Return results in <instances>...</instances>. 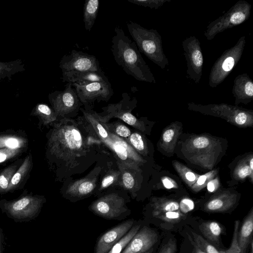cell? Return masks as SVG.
I'll list each match as a JSON object with an SVG mask.
<instances>
[{
    "label": "cell",
    "mask_w": 253,
    "mask_h": 253,
    "mask_svg": "<svg viewBox=\"0 0 253 253\" xmlns=\"http://www.w3.org/2000/svg\"><path fill=\"white\" fill-rule=\"evenodd\" d=\"M112 39L111 51L116 63L135 80L149 83L156 81L143 59L134 42L126 35L122 28L116 26Z\"/></svg>",
    "instance_id": "1"
},
{
    "label": "cell",
    "mask_w": 253,
    "mask_h": 253,
    "mask_svg": "<svg viewBox=\"0 0 253 253\" xmlns=\"http://www.w3.org/2000/svg\"><path fill=\"white\" fill-rule=\"evenodd\" d=\"M66 124L55 126L48 138L49 154L61 164L66 165L79 157L86 148L85 139L77 125L66 119Z\"/></svg>",
    "instance_id": "2"
},
{
    "label": "cell",
    "mask_w": 253,
    "mask_h": 253,
    "mask_svg": "<svg viewBox=\"0 0 253 253\" xmlns=\"http://www.w3.org/2000/svg\"><path fill=\"white\" fill-rule=\"evenodd\" d=\"M220 140L202 134L194 135L182 145L183 155L189 162L204 169H211L222 152Z\"/></svg>",
    "instance_id": "3"
},
{
    "label": "cell",
    "mask_w": 253,
    "mask_h": 253,
    "mask_svg": "<svg viewBox=\"0 0 253 253\" xmlns=\"http://www.w3.org/2000/svg\"><path fill=\"white\" fill-rule=\"evenodd\" d=\"M126 26L139 51L161 69L165 68L169 65V60L164 53L159 32L132 21L128 22Z\"/></svg>",
    "instance_id": "4"
},
{
    "label": "cell",
    "mask_w": 253,
    "mask_h": 253,
    "mask_svg": "<svg viewBox=\"0 0 253 253\" xmlns=\"http://www.w3.org/2000/svg\"><path fill=\"white\" fill-rule=\"evenodd\" d=\"M45 202L43 196L34 195L25 190L17 199L0 200V209L14 222H26L38 216Z\"/></svg>",
    "instance_id": "5"
},
{
    "label": "cell",
    "mask_w": 253,
    "mask_h": 253,
    "mask_svg": "<svg viewBox=\"0 0 253 253\" xmlns=\"http://www.w3.org/2000/svg\"><path fill=\"white\" fill-rule=\"evenodd\" d=\"M187 105L190 110L220 117L238 126H252L253 124V111L237 105L223 103L202 105L193 102H189Z\"/></svg>",
    "instance_id": "6"
},
{
    "label": "cell",
    "mask_w": 253,
    "mask_h": 253,
    "mask_svg": "<svg viewBox=\"0 0 253 253\" xmlns=\"http://www.w3.org/2000/svg\"><path fill=\"white\" fill-rule=\"evenodd\" d=\"M251 8L252 5L245 0H238L227 12L209 24L204 36L211 41L218 34L242 24L249 18Z\"/></svg>",
    "instance_id": "7"
},
{
    "label": "cell",
    "mask_w": 253,
    "mask_h": 253,
    "mask_svg": "<svg viewBox=\"0 0 253 253\" xmlns=\"http://www.w3.org/2000/svg\"><path fill=\"white\" fill-rule=\"evenodd\" d=\"M245 44L246 37L243 36L234 46L225 50L216 59L209 74L210 87H216L230 74L241 58Z\"/></svg>",
    "instance_id": "8"
},
{
    "label": "cell",
    "mask_w": 253,
    "mask_h": 253,
    "mask_svg": "<svg viewBox=\"0 0 253 253\" xmlns=\"http://www.w3.org/2000/svg\"><path fill=\"white\" fill-rule=\"evenodd\" d=\"M127 201L123 196L111 193L93 201L88 207V210L95 215L104 219L121 221L131 212L126 206Z\"/></svg>",
    "instance_id": "9"
},
{
    "label": "cell",
    "mask_w": 253,
    "mask_h": 253,
    "mask_svg": "<svg viewBox=\"0 0 253 253\" xmlns=\"http://www.w3.org/2000/svg\"><path fill=\"white\" fill-rule=\"evenodd\" d=\"M49 101L57 117L77 115L82 105L71 83H68L63 90H56L48 95Z\"/></svg>",
    "instance_id": "10"
},
{
    "label": "cell",
    "mask_w": 253,
    "mask_h": 253,
    "mask_svg": "<svg viewBox=\"0 0 253 253\" xmlns=\"http://www.w3.org/2000/svg\"><path fill=\"white\" fill-rule=\"evenodd\" d=\"M183 54L186 61L187 76L198 84L202 76L204 58L201 43L194 36H191L182 42Z\"/></svg>",
    "instance_id": "11"
},
{
    "label": "cell",
    "mask_w": 253,
    "mask_h": 253,
    "mask_svg": "<svg viewBox=\"0 0 253 253\" xmlns=\"http://www.w3.org/2000/svg\"><path fill=\"white\" fill-rule=\"evenodd\" d=\"M59 67L62 73L102 70L95 56L75 49L62 57Z\"/></svg>",
    "instance_id": "12"
},
{
    "label": "cell",
    "mask_w": 253,
    "mask_h": 253,
    "mask_svg": "<svg viewBox=\"0 0 253 253\" xmlns=\"http://www.w3.org/2000/svg\"><path fill=\"white\" fill-rule=\"evenodd\" d=\"M72 84L79 99L85 106H90L96 100L98 102L107 101L114 93L109 82H92L82 84Z\"/></svg>",
    "instance_id": "13"
},
{
    "label": "cell",
    "mask_w": 253,
    "mask_h": 253,
    "mask_svg": "<svg viewBox=\"0 0 253 253\" xmlns=\"http://www.w3.org/2000/svg\"><path fill=\"white\" fill-rule=\"evenodd\" d=\"M159 238L157 231L144 223L122 253H144L154 248Z\"/></svg>",
    "instance_id": "14"
},
{
    "label": "cell",
    "mask_w": 253,
    "mask_h": 253,
    "mask_svg": "<svg viewBox=\"0 0 253 253\" xmlns=\"http://www.w3.org/2000/svg\"><path fill=\"white\" fill-rule=\"evenodd\" d=\"M135 221L126 220L104 232L96 240L94 253H107L128 232Z\"/></svg>",
    "instance_id": "15"
},
{
    "label": "cell",
    "mask_w": 253,
    "mask_h": 253,
    "mask_svg": "<svg viewBox=\"0 0 253 253\" xmlns=\"http://www.w3.org/2000/svg\"><path fill=\"white\" fill-rule=\"evenodd\" d=\"M232 93L235 104H248L253 100V82L247 73L236 77L233 82Z\"/></svg>",
    "instance_id": "16"
},
{
    "label": "cell",
    "mask_w": 253,
    "mask_h": 253,
    "mask_svg": "<svg viewBox=\"0 0 253 253\" xmlns=\"http://www.w3.org/2000/svg\"><path fill=\"white\" fill-rule=\"evenodd\" d=\"M237 201L236 194L224 191L207 201L204 205V210L208 212H226L233 208Z\"/></svg>",
    "instance_id": "17"
},
{
    "label": "cell",
    "mask_w": 253,
    "mask_h": 253,
    "mask_svg": "<svg viewBox=\"0 0 253 253\" xmlns=\"http://www.w3.org/2000/svg\"><path fill=\"white\" fill-rule=\"evenodd\" d=\"M63 82L78 84L92 82H109L102 70L98 71L69 72L62 73Z\"/></svg>",
    "instance_id": "18"
},
{
    "label": "cell",
    "mask_w": 253,
    "mask_h": 253,
    "mask_svg": "<svg viewBox=\"0 0 253 253\" xmlns=\"http://www.w3.org/2000/svg\"><path fill=\"white\" fill-rule=\"evenodd\" d=\"M33 166V157L29 153L13 175L8 186L7 193L22 188L27 182Z\"/></svg>",
    "instance_id": "19"
},
{
    "label": "cell",
    "mask_w": 253,
    "mask_h": 253,
    "mask_svg": "<svg viewBox=\"0 0 253 253\" xmlns=\"http://www.w3.org/2000/svg\"><path fill=\"white\" fill-rule=\"evenodd\" d=\"M199 228L204 238L219 250H223L221 247L220 237L224 233L222 225L215 220H206L202 222Z\"/></svg>",
    "instance_id": "20"
},
{
    "label": "cell",
    "mask_w": 253,
    "mask_h": 253,
    "mask_svg": "<svg viewBox=\"0 0 253 253\" xmlns=\"http://www.w3.org/2000/svg\"><path fill=\"white\" fill-rule=\"evenodd\" d=\"M253 207L245 217L240 230H238L237 240L240 253H247L248 248L253 239Z\"/></svg>",
    "instance_id": "21"
},
{
    "label": "cell",
    "mask_w": 253,
    "mask_h": 253,
    "mask_svg": "<svg viewBox=\"0 0 253 253\" xmlns=\"http://www.w3.org/2000/svg\"><path fill=\"white\" fill-rule=\"evenodd\" d=\"M181 130L182 125L179 122L173 123L167 127L162 134L160 147L167 153H172Z\"/></svg>",
    "instance_id": "22"
},
{
    "label": "cell",
    "mask_w": 253,
    "mask_h": 253,
    "mask_svg": "<svg viewBox=\"0 0 253 253\" xmlns=\"http://www.w3.org/2000/svg\"><path fill=\"white\" fill-rule=\"evenodd\" d=\"M95 181L93 179H82L75 182L64 195L66 199L76 202L88 196L93 190Z\"/></svg>",
    "instance_id": "23"
},
{
    "label": "cell",
    "mask_w": 253,
    "mask_h": 253,
    "mask_svg": "<svg viewBox=\"0 0 253 253\" xmlns=\"http://www.w3.org/2000/svg\"><path fill=\"white\" fill-rule=\"evenodd\" d=\"M151 211L144 213L145 219L158 213L179 211V203L173 199L154 197L150 203Z\"/></svg>",
    "instance_id": "24"
},
{
    "label": "cell",
    "mask_w": 253,
    "mask_h": 253,
    "mask_svg": "<svg viewBox=\"0 0 253 253\" xmlns=\"http://www.w3.org/2000/svg\"><path fill=\"white\" fill-rule=\"evenodd\" d=\"M28 146V139L23 135L15 132L0 133V149L8 148L24 150Z\"/></svg>",
    "instance_id": "25"
},
{
    "label": "cell",
    "mask_w": 253,
    "mask_h": 253,
    "mask_svg": "<svg viewBox=\"0 0 253 253\" xmlns=\"http://www.w3.org/2000/svg\"><path fill=\"white\" fill-rule=\"evenodd\" d=\"M186 215L180 212L179 211H167L158 213L147 218L144 219V224L154 223L158 220L163 221L164 224L167 225H174L186 219Z\"/></svg>",
    "instance_id": "26"
},
{
    "label": "cell",
    "mask_w": 253,
    "mask_h": 253,
    "mask_svg": "<svg viewBox=\"0 0 253 253\" xmlns=\"http://www.w3.org/2000/svg\"><path fill=\"white\" fill-rule=\"evenodd\" d=\"M100 1L87 0L84 5V22L85 29L90 32L97 17Z\"/></svg>",
    "instance_id": "27"
},
{
    "label": "cell",
    "mask_w": 253,
    "mask_h": 253,
    "mask_svg": "<svg viewBox=\"0 0 253 253\" xmlns=\"http://www.w3.org/2000/svg\"><path fill=\"white\" fill-rule=\"evenodd\" d=\"M24 159L17 160L0 170V194L7 193L9 184L13 175L22 164Z\"/></svg>",
    "instance_id": "28"
},
{
    "label": "cell",
    "mask_w": 253,
    "mask_h": 253,
    "mask_svg": "<svg viewBox=\"0 0 253 253\" xmlns=\"http://www.w3.org/2000/svg\"><path fill=\"white\" fill-rule=\"evenodd\" d=\"M31 115L37 117L43 125L53 122L58 117L52 108L43 103L37 104L32 111Z\"/></svg>",
    "instance_id": "29"
},
{
    "label": "cell",
    "mask_w": 253,
    "mask_h": 253,
    "mask_svg": "<svg viewBox=\"0 0 253 253\" xmlns=\"http://www.w3.org/2000/svg\"><path fill=\"white\" fill-rule=\"evenodd\" d=\"M253 157L251 154L240 161L233 171V178L236 180H243L249 177L252 182L253 180V169L251 168L250 161Z\"/></svg>",
    "instance_id": "30"
},
{
    "label": "cell",
    "mask_w": 253,
    "mask_h": 253,
    "mask_svg": "<svg viewBox=\"0 0 253 253\" xmlns=\"http://www.w3.org/2000/svg\"><path fill=\"white\" fill-rule=\"evenodd\" d=\"M143 223L142 220H136L128 232L107 253H122Z\"/></svg>",
    "instance_id": "31"
},
{
    "label": "cell",
    "mask_w": 253,
    "mask_h": 253,
    "mask_svg": "<svg viewBox=\"0 0 253 253\" xmlns=\"http://www.w3.org/2000/svg\"><path fill=\"white\" fill-rule=\"evenodd\" d=\"M172 165L182 180L190 187L195 183L200 176L178 161H173Z\"/></svg>",
    "instance_id": "32"
},
{
    "label": "cell",
    "mask_w": 253,
    "mask_h": 253,
    "mask_svg": "<svg viewBox=\"0 0 253 253\" xmlns=\"http://www.w3.org/2000/svg\"><path fill=\"white\" fill-rule=\"evenodd\" d=\"M24 65L20 60L8 62L0 61V81L9 78L15 73L23 71Z\"/></svg>",
    "instance_id": "33"
},
{
    "label": "cell",
    "mask_w": 253,
    "mask_h": 253,
    "mask_svg": "<svg viewBox=\"0 0 253 253\" xmlns=\"http://www.w3.org/2000/svg\"><path fill=\"white\" fill-rule=\"evenodd\" d=\"M195 244L205 253H225L224 250H219L204 237L189 228L186 232Z\"/></svg>",
    "instance_id": "34"
},
{
    "label": "cell",
    "mask_w": 253,
    "mask_h": 253,
    "mask_svg": "<svg viewBox=\"0 0 253 253\" xmlns=\"http://www.w3.org/2000/svg\"><path fill=\"white\" fill-rule=\"evenodd\" d=\"M218 173L217 169L212 170L198 177L195 183L190 187L193 191L199 192L207 186L208 183L216 177Z\"/></svg>",
    "instance_id": "35"
},
{
    "label": "cell",
    "mask_w": 253,
    "mask_h": 253,
    "mask_svg": "<svg viewBox=\"0 0 253 253\" xmlns=\"http://www.w3.org/2000/svg\"><path fill=\"white\" fill-rule=\"evenodd\" d=\"M24 150L3 148L0 149V164L13 159L22 154Z\"/></svg>",
    "instance_id": "36"
},
{
    "label": "cell",
    "mask_w": 253,
    "mask_h": 253,
    "mask_svg": "<svg viewBox=\"0 0 253 253\" xmlns=\"http://www.w3.org/2000/svg\"><path fill=\"white\" fill-rule=\"evenodd\" d=\"M129 2L151 9H158L170 0H127Z\"/></svg>",
    "instance_id": "37"
},
{
    "label": "cell",
    "mask_w": 253,
    "mask_h": 253,
    "mask_svg": "<svg viewBox=\"0 0 253 253\" xmlns=\"http://www.w3.org/2000/svg\"><path fill=\"white\" fill-rule=\"evenodd\" d=\"M129 141L133 147L141 153H146L147 148L142 136L137 132L130 134Z\"/></svg>",
    "instance_id": "38"
},
{
    "label": "cell",
    "mask_w": 253,
    "mask_h": 253,
    "mask_svg": "<svg viewBox=\"0 0 253 253\" xmlns=\"http://www.w3.org/2000/svg\"><path fill=\"white\" fill-rule=\"evenodd\" d=\"M240 225V221L236 220L234 223V231L231 245L229 248L224 251L225 253H240V248L238 243L237 235Z\"/></svg>",
    "instance_id": "39"
},
{
    "label": "cell",
    "mask_w": 253,
    "mask_h": 253,
    "mask_svg": "<svg viewBox=\"0 0 253 253\" xmlns=\"http://www.w3.org/2000/svg\"><path fill=\"white\" fill-rule=\"evenodd\" d=\"M179 203V211L185 214L193 211L195 207L194 201L190 198H183Z\"/></svg>",
    "instance_id": "40"
},
{
    "label": "cell",
    "mask_w": 253,
    "mask_h": 253,
    "mask_svg": "<svg viewBox=\"0 0 253 253\" xmlns=\"http://www.w3.org/2000/svg\"><path fill=\"white\" fill-rule=\"evenodd\" d=\"M176 251V241L169 239L161 246L158 253H175Z\"/></svg>",
    "instance_id": "41"
},
{
    "label": "cell",
    "mask_w": 253,
    "mask_h": 253,
    "mask_svg": "<svg viewBox=\"0 0 253 253\" xmlns=\"http://www.w3.org/2000/svg\"><path fill=\"white\" fill-rule=\"evenodd\" d=\"M123 182L124 186L127 189L133 188L135 181L132 175L129 172H124L122 176Z\"/></svg>",
    "instance_id": "42"
},
{
    "label": "cell",
    "mask_w": 253,
    "mask_h": 253,
    "mask_svg": "<svg viewBox=\"0 0 253 253\" xmlns=\"http://www.w3.org/2000/svg\"><path fill=\"white\" fill-rule=\"evenodd\" d=\"M115 131L118 135L123 137L130 136L131 132L128 127L123 125H118L116 128Z\"/></svg>",
    "instance_id": "43"
},
{
    "label": "cell",
    "mask_w": 253,
    "mask_h": 253,
    "mask_svg": "<svg viewBox=\"0 0 253 253\" xmlns=\"http://www.w3.org/2000/svg\"><path fill=\"white\" fill-rule=\"evenodd\" d=\"M162 182L164 187L167 189L177 188L178 187L177 183L170 177H163L162 179Z\"/></svg>",
    "instance_id": "44"
},
{
    "label": "cell",
    "mask_w": 253,
    "mask_h": 253,
    "mask_svg": "<svg viewBox=\"0 0 253 253\" xmlns=\"http://www.w3.org/2000/svg\"><path fill=\"white\" fill-rule=\"evenodd\" d=\"M219 181L217 177L210 180L207 184V189L210 192H215L219 186Z\"/></svg>",
    "instance_id": "45"
},
{
    "label": "cell",
    "mask_w": 253,
    "mask_h": 253,
    "mask_svg": "<svg viewBox=\"0 0 253 253\" xmlns=\"http://www.w3.org/2000/svg\"><path fill=\"white\" fill-rule=\"evenodd\" d=\"M116 175L114 174H110L105 176L101 182V188H105L112 184L115 180Z\"/></svg>",
    "instance_id": "46"
},
{
    "label": "cell",
    "mask_w": 253,
    "mask_h": 253,
    "mask_svg": "<svg viewBox=\"0 0 253 253\" xmlns=\"http://www.w3.org/2000/svg\"><path fill=\"white\" fill-rule=\"evenodd\" d=\"M95 121L96 123V126L100 136L104 139L106 138L108 136L107 131L101 124L98 123L96 121Z\"/></svg>",
    "instance_id": "47"
},
{
    "label": "cell",
    "mask_w": 253,
    "mask_h": 253,
    "mask_svg": "<svg viewBox=\"0 0 253 253\" xmlns=\"http://www.w3.org/2000/svg\"><path fill=\"white\" fill-rule=\"evenodd\" d=\"M186 234L188 239L189 240L193 247L192 253H205L195 244L189 235H188L187 233Z\"/></svg>",
    "instance_id": "48"
},
{
    "label": "cell",
    "mask_w": 253,
    "mask_h": 253,
    "mask_svg": "<svg viewBox=\"0 0 253 253\" xmlns=\"http://www.w3.org/2000/svg\"><path fill=\"white\" fill-rule=\"evenodd\" d=\"M250 249L249 253H253V240L252 239L250 244Z\"/></svg>",
    "instance_id": "49"
},
{
    "label": "cell",
    "mask_w": 253,
    "mask_h": 253,
    "mask_svg": "<svg viewBox=\"0 0 253 253\" xmlns=\"http://www.w3.org/2000/svg\"><path fill=\"white\" fill-rule=\"evenodd\" d=\"M2 245L1 233L0 232V253H3Z\"/></svg>",
    "instance_id": "50"
},
{
    "label": "cell",
    "mask_w": 253,
    "mask_h": 253,
    "mask_svg": "<svg viewBox=\"0 0 253 253\" xmlns=\"http://www.w3.org/2000/svg\"><path fill=\"white\" fill-rule=\"evenodd\" d=\"M154 251V248L151 249V250H149L148 251L144 253H153Z\"/></svg>",
    "instance_id": "51"
}]
</instances>
